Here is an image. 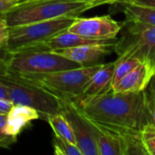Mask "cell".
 I'll return each instance as SVG.
<instances>
[{
  "instance_id": "6da1fadb",
  "label": "cell",
  "mask_w": 155,
  "mask_h": 155,
  "mask_svg": "<svg viewBox=\"0 0 155 155\" xmlns=\"http://www.w3.org/2000/svg\"><path fill=\"white\" fill-rule=\"evenodd\" d=\"M81 112L92 120L106 125H114L141 131L151 118L146 104L145 90L139 93H115L73 101Z\"/></svg>"
},
{
  "instance_id": "7a4b0ae2",
  "label": "cell",
  "mask_w": 155,
  "mask_h": 155,
  "mask_svg": "<svg viewBox=\"0 0 155 155\" xmlns=\"http://www.w3.org/2000/svg\"><path fill=\"white\" fill-rule=\"evenodd\" d=\"M0 80L13 104L34 108L45 120L49 116L62 114L63 100L26 77L5 70L0 72Z\"/></svg>"
},
{
  "instance_id": "3957f363",
  "label": "cell",
  "mask_w": 155,
  "mask_h": 155,
  "mask_svg": "<svg viewBox=\"0 0 155 155\" xmlns=\"http://www.w3.org/2000/svg\"><path fill=\"white\" fill-rule=\"evenodd\" d=\"M96 7L93 3L69 0H21L5 15L9 27L62 17H76Z\"/></svg>"
},
{
  "instance_id": "277c9868",
  "label": "cell",
  "mask_w": 155,
  "mask_h": 155,
  "mask_svg": "<svg viewBox=\"0 0 155 155\" xmlns=\"http://www.w3.org/2000/svg\"><path fill=\"white\" fill-rule=\"evenodd\" d=\"M82 67L79 64L61 55L43 45L13 51L7 71L20 75L51 74Z\"/></svg>"
},
{
  "instance_id": "5b68a950",
  "label": "cell",
  "mask_w": 155,
  "mask_h": 155,
  "mask_svg": "<svg viewBox=\"0 0 155 155\" xmlns=\"http://www.w3.org/2000/svg\"><path fill=\"white\" fill-rule=\"evenodd\" d=\"M102 65L103 64H99L45 74L25 75V77L43 86L62 100L75 101L83 95L91 78Z\"/></svg>"
},
{
  "instance_id": "8992f818",
  "label": "cell",
  "mask_w": 155,
  "mask_h": 155,
  "mask_svg": "<svg viewBox=\"0 0 155 155\" xmlns=\"http://www.w3.org/2000/svg\"><path fill=\"white\" fill-rule=\"evenodd\" d=\"M123 27L114 47L118 58H137L155 74V26L124 21Z\"/></svg>"
},
{
  "instance_id": "52a82bcc",
  "label": "cell",
  "mask_w": 155,
  "mask_h": 155,
  "mask_svg": "<svg viewBox=\"0 0 155 155\" xmlns=\"http://www.w3.org/2000/svg\"><path fill=\"white\" fill-rule=\"evenodd\" d=\"M74 19L75 17H62L9 27L7 49L13 52L43 44L55 35L67 30Z\"/></svg>"
},
{
  "instance_id": "ba28073f",
  "label": "cell",
  "mask_w": 155,
  "mask_h": 155,
  "mask_svg": "<svg viewBox=\"0 0 155 155\" xmlns=\"http://www.w3.org/2000/svg\"><path fill=\"white\" fill-rule=\"evenodd\" d=\"M62 114L68 121L75 139V143L83 155H99L96 141L88 118L73 101L63 100Z\"/></svg>"
},
{
  "instance_id": "9c48e42d",
  "label": "cell",
  "mask_w": 155,
  "mask_h": 155,
  "mask_svg": "<svg viewBox=\"0 0 155 155\" xmlns=\"http://www.w3.org/2000/svg\"><path fill=\"white\" fill-rule=\"evenodd\" d=\"M124 22H117L110 15L94 17H75L67 31L81 35L109 39L114 38L122 31Z\"/></svg>"
},
{
  "instance_id": "30bf717a",
  "label": "cell",
  "mask_w": 155,
  "mask_h": 155,
  "mask_svg": "<svg viewBox=\"0 0 155 155\" xmlns=\"http://www.w3.org/2000/svg\"><path fill=\"white\" fill-rule=\"evenodd\" d=\"M113 46L108 45H82L76 47H70L64 49L54 50L61 55L79 64L83 67L92 66L102 64L101 61L110 54Z\"/></svg>"
},
{
  "instance_id": "8fae6325",
  "label": "cell",
  "mask_w": 155,
  "mask_h": 155,
  "mask_svg": "<svg viewBox=\"0 0 155 155\" xmlns=\"http://www.w3.org/2000/svg\"><path fill=\"white\" fill-rule=\"evenodd\" d=\"M119 41V38H109V39H99V38H92L84 35H81L75 33L69 32L67 30L61 32L46 42L40 44L43 45L52 50H57V49H64V48H70V47H76V46H82V45H108L113 46L114 48L116 46L117 43Z\"/></svg>"
},
{
  "instance_id": "7c38bea8",
  "label": "cell",
  "mask_w": 155,
  "mask_h": 155,
  "mask_svg": "<svg viewBox=\"0 0 155 155\" xmlns=\"http://www.w3.org/2000/svg\"><path fill=\"white\" fill-rule=\"evenodd\" d=\"M154 73L144 64H140L136 68L120 79L112 86L115 93H139L144 91Z\"/></svg>"
},
{
  "instance_id": "4fadbf2b",
  "label": "cell",
  "mask_w": 155,
  "mask_h": 155,
  "mask_svg": "<svg viewBox=\"0 0 155 155\" xmlns=\"http://www.w3.org/2000/svg\"><path fill=\"white\" fill-rule=\"evenodd\" d=\"M6 131L12 137L17 139L21 132L31 122L41 118V115L36 110L29 106L13 104L6 113Z\"/></svg>"
},
{
  "instance_id": "5bb4252c",
  "label": "cell",
  "mask_w": 155,
  "mask_h": 155,
  "mask_svg": "<svg viewBox=\"0 0 155 155\" xmlns=\"http://www.w3.org/2000/svg\"><path fill=\"white\" fill-rule=\"evenodd\" d=\"M114 70L115 61L103 64L101 68L91 78L87 87L80 98H90L106 94L111 91Z\"/></svg>"
},
{
  "instance_id": "9a60e30c",
  "label": "cell",
  "mask_w": 155,
  "mask_h": 155,
  "mask_svg": "<svg viewBox=\"0 0 155 155\" xmlns=\"http://www.w3.org/2000/svg\"><path fill=\"white\" fill-rule=\"evenodd\" d=\"M87 118L90 122L96 141L99 155H124L123 144L116 136L109 133L104 125L89 117Z\"/></svg>"
},
{
  "instance_id": "2e32d148",
  "label": "cell",
  "mask_w": 155,
  "mask_h": 155,
  "mask_svg": "<svg viewBox=\"0 0 155 155\" xmlns=\"http://www.w3.org/2000/svg\"><path fill=\"white\" fill-rule=\"evenodd\" d=\"M126 22H136L155 26V7L135 3H122Z\"/></svg>"
},
{
  "instance_id": "e0dca14e",
  "label": "cell",
  "mask_w": 155,
  "mask_h": 155,
  "mask_svg": "<svg viewBox=\"0 0 155 155\" xmlns=\"http://www.w3.org/2000/svg\"><path fill=\"white\" fill-rule=\"evenodd\" d=\"M46 121L52 127L55 135L64 140H67L73 143H75V139L73 134V130L68 121L65 119V117L62 114L49 116L46 118Z\"/></svg>"
},
{
  "instance_id": "ac0fdd59",
  "label": "cell",
  "mask_w": 155,
  "mask_h": 155,
  "mask_svg": "<svg viewBox=\"0 0 155 155\" xmlns=\"http://www.w3.org/2000/svg\"><path fill=\"white\" fill-rule=\"evenodd\" d=\"M141 63L137 58L130 57V58H117L115 60V70L113 78L112 86L116 84L120 79L129 74L132 70L136 68Z\"/></svg>"
},
{
  "instance_id": "d6986e66",
  "label": "cell",
  "mask_w": 155,
  "mask_h": 155,
  "mask_svg": "<svg viewBox=\"0 0 155 155\" xmlns=\"http://www.w3.org/2000/svg\"><path fill=\"white\" fill-rule=\"evenodd\" d=\"M53 146L54 153L57 155H83L75 143L64 140L55 134L53 137Z\"/></svg>"
},
{
  "instance_id": "ffe728a7",
  "label": "cell",
  "mask_w": 155,
  "mask_h": 155,
  "mask_svg": "<svg viewBox=\"0 0 155 155\" xmlns=\"http://www.w3.org/2000/svg\"><path fill=\"white\" fill-rule=\"evenodd\" d=\"M141 138L148 155H155V125L147 124L141 130Z\"/></svg>"
},
{
  "instance_id": "44dd1931",
  "label": "cell",
  "mask_w": 155,
  "mask_h": 155,
  "mask_svg": "<svg viewBox=\"0 0 155 155\" xmlns=\"http://www.w3.org/2000/svg\"><path fill=\"white\" fill-rule=\"evenodd\" d=\"M6 114H0V148H8L16 142L6 131Z\"/></svg>"
},
{
  "instance_id": "7402d4cb",
  "label": "cell",
  "mask_w": 155,
  "mask_h": 155,
  "mask_svg": "<svg viewBox=\"0 0 155 155\" xmlns=\"http://www.w3.org/2000/svg\"><path fill=\"white\" fill-rule=\"evenodd\" d=\"M9 40V25L5 15L0 16V49H7Z\"/></svg>"
},
{
  "instance_id": "603a6c76",
  "label": "cell",
  "mask_w": 155,
  "mask_h": 155,
  "mask_svg": "<svg viewBox=\"0 0 155 155\" xmlns=\"http://www.w3.org/2000/svg\"><path fill=\"white\" fill-rule=\"evenodd\" d=\"M21 0H0V16L5 15L6 13L15 7Z\"/></svg>"
},
{
  "instance_id": "cb8c5ba5",
  "label": "cell",
  "mask_w": 155,
  "mask_h": 155,
  "mask_svg": "<svg viewBox=\"0 0 155 155\" xmlns=\"http://www.w3.org/2000/svg\"><path fill=\"white\" fill-rule=\"evenodd\" d=\"M145 94H146V104L151 118V123L155 125V101L146 89H145Z\"/></svg>"
},
{
  "instance_id": "d4e9b609",
  "label": "cell",
  "mask_w": 155,
  "mask_h": 155,
  "mask_svg": "<svg viewBox=\"0 0 155 155\" xmlns=\"http://www.w3.org/2000/svg\"><path fill=\"white\" fill-rule=\"evenodd\" d=\"M12 52L8 49H0V72L7 69L8 62L10 60Z\"/></svg>"
},
{
  "instance_id": "484cf974",
  "label": "cell",
  "mask_w": 155,
  "mask_h": 155,
  "mask_svg": "<svg viewBox=\"0 0 155 155\" xmlns=\"http://www.w3.org/2000/svg\"><path fill=\"white\" fill-rule=\"evenodd\" d=\"M122 3H135L139 5L155 7V0H119L117 2V4H122Z\"/></svg>"
},
{
  "instance_id": "4316f807",
  "label": "cell",
  "mask_w": 155,
  "mask_h": 155,
  "mask_svg": "<svg viewBox=\"0 0 155 155\" xmlns=\"http://www.w3.org/2000/svg\"><path fill=\"white\" fill-rule=\"evenodd\" d=\"M69 1H77V2H87V3H93L96 6L102 5H107V4H117L119 0H69Z\"/></svg>"
},
{
  "instance_id": "83f0119b",
  "label": "cell",
  "mask_w": 155,
  "mask_h": 155,
  "mask_svg": "<svg viewBox=\"0 0 155 155\" xmlns=\"http://www.w3.org/2000/svg\"><path fill=\"white\" fill-rule=\"evenodd\" d=\"M13 106V103L8 100H1L0 99V113L6 114L11 107Z\"/></svg>"
},
{
  "instance_id": "f1b7e54d",
  "label": "cell",
  "mask_w": 155,
  "mask_h": 155,
  "mask_svg": "<svg viewBox=\"0 0 155 155\" xmlns=\"http://www.w3.org/2000/svg\"><path fill=\"white\" fill-rule=\"evenodd\" d=\"M146 90L149 92V94L152 95V97L153 98V100L155 101V74H153V76L152 77Z\"/></svg>"
},
{
  "instance_id": "f546056e",
  "label": "cell",
  "mask_w": 155,
  "mask_h": 155,
  "mask_svg": "<svg viewBox=\"0 0 155 155\" xmlns=\"http://www.w3.org/2000/svg\"><path fill=\"white\" fill-rule=\"evenodd\" d=\"M0 99L1 100H8V95H7V93H6V89H5V85L3 84V83L1 82V80H0Z\"/></svg>"
},
{
  "instance_id": "4dcf8cb0",
  "label": "cell",
  "mask_w": 155,
  "mask_h": 155,
  "mask_svg": "<svg viewBox=\"0 0 155 155\" xmlns=\"http://www.w3.org/2000/svg\"><path fill=\"white\" fill-rule=\"evenodd\" d=\"M0 114H1V113H0Z\"/></svg>"
}]
</instances>
